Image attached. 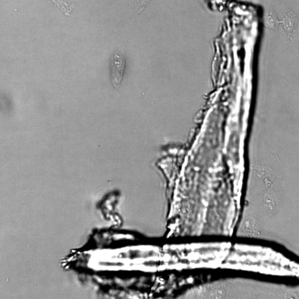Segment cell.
<instances>
[{
    "mask_svg": "<svg viewBox=\"0 0 299 299\" xmlns=\"http://www.w3.org/2000/svg\"><path fill=\"white\" fill-rule=\"evenodd\" d=\"M125 69V56L122 53L117 51L113 54L110 61L111 81L115 88H118L122 83Z\"/></svg>",
    "mask_w": 299,
    "mask_h": 299,
    "instance_id": "6da1fadb",
    "label": "cell"
},
{
    "mask_svg": "<svg viewBox=\"0 0 299 299\" xmlns=\"http://www.w3.org/2000/svg\"><path fill=\"white\" fill-rule=\"evenodd\" d=\"M239 233H240V234L241 235V236H244V237H245V236H244L243 234H242L240 233V232L239 231ZM298 244V240L297 241H296L295 242H293V243L289 244L288 245H284L286 246V247H290V246H294V245H297Z\"/></svg>",
    "mask_w": 299,
    "mask_h": 299,
    "instance_id": "7a4b0ae2",
    "label": "cell"
}]
</instances>
